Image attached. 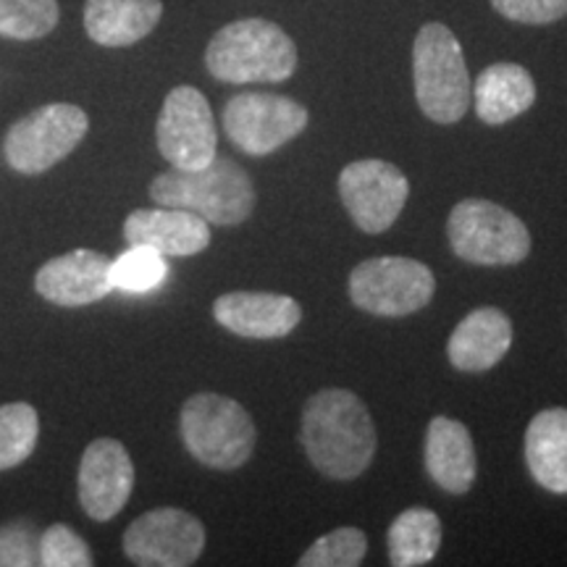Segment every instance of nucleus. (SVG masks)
Instances as JSON below:
<instances>
[{
  "label": "nucleus",
  "mask_w": 567,
  "mask_h": 567,
  "mask_svg": "<svg viewBox=\"0 0 567 567\" xmlns=\"http://www.w3.org/2000/svg\"><path fill=\"white\" fill-rule=\"evenodd\" d=\"M300 442L318 473L334 481H352L373 463L379 436L358 394L321 389L305 402Z\"/></svg>",
  "instance_id": "f257e3e1"
},
{
  "label": "nucleus",
  "mask_w": 567,
  "mask_h": 567,
  "mask_svg": "<svg viewBox=\"0 0 567 567\" xmlns=\"http://www.w3.org/2000/svg\"><path fill=\"white\" fill-rule=\"evenodd\" d=\"M153 203L197 213L213 226H239L255 210L250 174L231 158H213L203 168H168L151 182Z\"/></svg>",
  "instance_id": "f03ea898"
},
{
  "label": "nucleus",
  "mask_w": 567,
  "mask_h": 567,
  "mask_svg": "<svg viewBox=\"0 0 567 567\" xmlns=\"http://www.w3.org/2000/svg\"><path fill=\"white\" fill-rule=\"evenodd\" d=\"M205 66L218 82H284L297 69V48L279 24L268 19H239L213 34Z\"/></svg>",
  "instance_id": "7ed1b4c3"
},
{
  "label": "nucleus",
  "mask_w": 567,
  "mask_h": 567,
  "mask_svg": "<svg viewBox=\"0 0 567 567\" xmlns=\"http://www.w3.org/2000/svg\"><path fill=\"white\" fill-rule=\"evenodd\" d=\"M179 431L189 455L213 471L243 467L258 442L250 413L237 400L216 392H200L184 402Z\"/></svg>",
  "instance_id": "20e7f679"
},
{
  "label": "nucleus",
  "mask_w": 567,
  "mask_h": 567,
  "mask_svg": "<svg viewBox=\"0 0 567 567\" xmlns=\"http://www.w3.org/2000/svg\"><path fill=\"white\" fill-rule=\"evenodd\" d=\"M413 80L417 105L431 122L457 124L471 105L463 48L455 32L439 21L421 27L413 45Z\"/></svg>",
  "instance_id": "39448f33"
},
{
  "label": "nucleus",
  "mask_w": 567,
  "mask_h": 567,
  "mask_svg": "<svg viewBox=\"0 0 567 567\" xmlns=\"http://www.w3.org/2000/svg\"><path fill=\"white\" fill-rule=\"evenodd\" d=\"M446 237L460 260L476 266H517L530 252L526 224L515 213L481 197H471L452 208Z\"/></svg>",
  "instance_id": "423d86ee"
},
{
  "label": "nucleus",
  "mask_w": 567,
  "mask_h": 567,
  "mask_svg": "<svg viewBox=\"0 0 567 567\" xmlns=\"http://www.w3.org/2000/svg\"><path fill=\"white\" fill-rule=\"evenodd\" d=\"M90 130L80 105L51 103L27 113L6 132L3 153L13 172L40 176L76 151Z\"/></svg>",
  "instance_id": "0eeeda50"
},
{
  "label": "nucleus",
  "mask_w": 567,
  "mask_h": 567,
  "mask_svg": "<svg viewBox=\"0 0 567 567\" xmlns=\"http://www.w3.org/2000/svg\"><path fill=\"white\" fill-rule=\"evenodd\" d=\"M436 292L431 268L413 258H368L350 274V300L371 316L402 318L417 313Z\"/></svg>",
  "instance_id": "6e6552de"
},
{
  "label": "nucleus",
  "mask_w": 567,
  "mask_h": 567,
  "mask_svg": "<svg viewBox=\"0 0 567 567\" xmlns=\"http://www.w3.org/2000/svg\"><path fill=\"white\" fill-rule=\"evenodd\" d=\"M308 126V109L292 97L271 92H243L224 109V132L237 151L264 158L300 137Z\"/></svg>",
  "instance_id": "1a4fd4ad"
},
{
  "label": "nucleus",
  "mask_w": 567,
  "mask_h": 567,
  "mask_svg": "<svg viewBox=\"0 0 567 567\" xmlns=\"http://www.w3.org/2000/svg\"><path fill=\"white\" fill-rule=\"evenodd\" d=\"M155 142L163 158L174 168H203L216 158L218 134L210 103L200 90L182 84L174 87L163 101Z\"/></svg>",
  "instance_id": "9d476101"
},
{
  "label": "nucleus",
  "mask_w": 567,
  "mask_h": 567,
  "mask_svg": "<svg viewBox=\"0 0 567 567\" xmlns=\"http://www.w3.org/2000/svg\"><path fill=\"white\" fill-rule=\"evenodd\" d=\"M339 195L360 231L384 234L405 210L410 182L394 163L363 158L342 168Z\"/></svg>",
  "instance_id": "9b49d317"
},
{
  "label": "nucleus",
  "mask_w": 567,
  "mask_h": 567,
  "mask_svg": "<svg viewBox=\"0 0 567 567\" xmlns=\"http://www.w3.org/2000/svg\"><path fill=\"white\" fill-rule=\"evenodd\" d=\"M205 549V528L179 507L140 515L124 534V555L140 567H187Z\"/></svg>",
  "instance_id": "f8f14e48"
},
{
  "label": "nucleus",
  "mask_w": 567,
  "mask_h": 567,
  "mask_svg": "<svg viewBox=\"0 0 567 567\" xmlns=\"http://www.w3.org/2000/svg\"><path fill=\"white\" fill-rule=\"evenodd\" d=\"M134 488V465L130 452L116 439H95L82 452L76 473V494L84 515L92 520H113L130 502Z\"/></svg>",
  "instance_id": "ddd939ff"
},
{
  "label": "nucleus",
  "mask_w": 567,
  "mask_h": 567,
  "mask_svg": "<svg viewBox=\"0 0 567 567\" xmlns=\"http://www.w3.org/2000/svg\"><path fill=\"white\" fill-rule=\"evenodd\" d=\"M109 255L71 250L51 258L34 274V292L59 308H84L113 292Z\"/></svg>",
  "instance_id": "4468645a"
},
{
  "label": "nucleus",
  "mask_w": 567,
  "mask_h": 567,
  "mask_svg": "<svg viewBox=\"0 0 567 567\" xmlns=\"http://www.w3.org/2000/svg\"><path fill=\"white\" fill-rule=\"evenodd\" d=\"M213 318L245 339H281L302 321L300 302L274 292H229L213 302Z\"/></svg>",
  "instance_id": "2eb2a0df"
},
{
  "label": "nucleus",
  "mask_w": 567,
  "mask_h": 567,
  "mask_svg": "<svg viewBox=\"0 0 567 567\" xmlns=\"http://www.w3.org/2000/svg\"><path fill=\"white\" fill-rule=\"evenodd\" d=\"M124 239L153 247L163 258H189L210 245V224L182 208H140L126 216Z\"/></svg>",
  "instance_id": "dca6fc26"
},
{
  "label": "nucleus",
  "mask_w": 567,
  "mask_h": 567,
  "mask_svg": "<svg viewBox=\"0 0 567 567\" xmlns=\"http://www.w3.org/2000/svg\"><path fill=\"white\" fill-rule=\"evenodd\" d=\"M425 471L446 494H467L476 484V446L471 431L455 417L436 415L425 429Z\"/></svg>",
  "instance_id": "f3484780"
},
{
  "label": "nucleus",
  "mask_w": 567,
  "mask_h": 567,
  "mask_svg": "<svg viewBox=\"0 0 567 567\" xmlns=\"http://www.w3.org/2000/svg\"><path fill=\"white\" fill-rule=\"evenodd\" d=\"M513 347V321L499 308H478L455 326L446 358L457 371L481 373L499 363Z\"/></svg>",
  "instance_id": "a211bd4d"
},
{
  "label": "nucleus",
  "mask_w": 567,
  "mask_h": 567,
  "mask_svg": "<svg viewBox=\"0 0 567 567\" xmlns=\"http://www.w3.org/2000/svg\"><path fill=\"white\" fill-rule=\"evenodd\" d=\"M161 17V0H87L84 32L103 48H130L145 40Z\"/></svg>",
  "instance_id": "6ab92c4d"
},
{
  "label": "nucleus",
  "mask_w": 567,
  "mask_h": 567,
  "mask_svg": "<svg viewBox=\"0 0 567 567\" xmlns=\"http://www.w3.org/2000/svg\"><path fill=\"white\" fill-rule=\"evenodd\" d=\"M471 97L481 122L499 126L523 116L536 103V82L517 63H494L481 71Z\"/></svg>",
  "instance_id": "aec40b11"
},
{
  "label": "nucleus",
  "mask_w": 567,
  "mask_h": 567,
  "mask_svg": "<svg viewBox=\"0 0 567 567\" xmlns=\"http://www.w3.org/2000/svg\"><path fill=\"white\" fill-rule=\"evenodd\" d=\"M526 465L551 494H567V410H542L526 429Z\"/></svg>",
  "instance_id": "412c9836"
},
{
  "label": "nucleus",
  "mask_w": 567,
  "mask_h": 567,
  "mask_svg": "<svg viewBox=\"0 0 567 567\" xmlns=\"http://www.w3.org/2000/svg\"><path fill=\"white\" fill-rule=\"evenodd\" d=\"M386 547L394 567L429 565L442 547V520L431 509L410 507L389 526Z\"/></svg>",
  "instance_id": "4be33fe9"
},
{
  "label": "nucleus",
  "mask_w": 567,
  "mask_h": 567,
  "mask_svg": "<svg viewBox=\"0 0 567 567\" xmlns=\"http://www.w3.org/2000/svg\"><path fill=\"white\" fill-rule=\"evenodd\" d=\"M40 439V415L30 402L0 405V473L32 457Z\"/></svg>",
  "instance_id": "5701e85b"
},
{
  "label": "nucleus",
  "mask_w": 567,
  "mask_h": 567,
  "mask_svg": "<svg viewBox=\"0 0 567 567\" xmlns=\"http://www.w3.org/2000/svg\"><path fill=\"white\" fill-rule=\"evenodd\" d=\"M59 0H0V38L40 40L59 24Z\"/></svg>",
  "instance_id": "b1692460"
},
{
  "label": "nucleus",
  "mask_w": 567,
  "mask_h": 567,
  "mask_svg": "<svg viewBox=\"0 0 567 567\" xmlns=\"http://www.w3.org/2000/svg\"><path fill=\"white\" fill-rule=\"evenodd\" d=\"M166 258L145 245H130V250L111 264L113 289H124V292H151L166 281Z\"/></svg>",
  "instance_id": "393cba45"
},
{
  "label": "nucleus",
  "mask_w": 567,
  "mask_h": 567,
  "mask_svg": "<svg viewBox=\"0 0 567 567\" xmlns=\"http://www.w3.org/2000/svg\"><path fill=\"white\" fill-rule=\"evenodd\" d=\"M368 538L360 528H337L308 547L300 567H358L363 565Z\"/></svg>",
  "instance_id": "a878e982"
},
{
  "label": "nucleus",
  "mask_w": 567,
  "mask_h": 567,
  "mask_svg": "<svg viewBox=\"0 0 567 567\" xmlns=\"http://www.w3.org/2000/svg\"><path fill=\"white\" fill-rule=\"evenodd\" d=\"M92 551L87 542L74 528L53 523L40 534V565L42 567H90Z\"/></svg>",
  "instance_id": "bb28decb"
},
{
  "label": "nucleus",
  "mask_w": 567,
  "mask_h": 567,
  "mask_svg": "<svg viewBox=\"0 0 567 567\" xmlns=\"http://www.w3.org/2000/svg\"><path fill=\"white\" fill-rule=\"evenodd\" d=\"M40 565V530L30 520H13L0 528V567Z\"/></svg>",
  "instance_id": "cd10ccee"
},
{
  "label": "nucleus",
  "mask_w": 567,
  "mask_h": 567,
  "mask_svg": "<svg viewBox=\"0 0 567 567\" xmlns=\"http://www.w3.org/2000/svg\"><path fill=\"white\" fill-rule=\"evenodd\" d=\"M494 11L517 24L542 27L567 17V0H492Z\"/></svg>",
  "instance_id": "c85d7f7f"
}]
</instances>
